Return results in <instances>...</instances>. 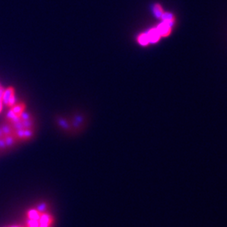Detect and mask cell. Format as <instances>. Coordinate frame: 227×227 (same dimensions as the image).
<instances>
[{
  "label": "cell",
  "mask_w": 227,
  "mask_h": 227,
  "mask_svg": "<svg viewBox=\"0 0 227 227\" xmlns=\"http://www.w3.org/2000/svg\"><path fill=\"white\" fill-rule=\"evenodd\" d=\"M2 100H3V104L4 105V107H12L13 105L17 102L15 89L13 86H9L4 88L3 96H2Z\"/></svg>",
  "instance_id": "6da1fadb"
},
{
  "label": "cell",
  "mask_w": 227,
  "mask_h": 227,
  "mask_svg": "<svg viewBox=\"0 0 227 227\" xmlns=\"http://www.w3.org/2000/svg\"><path fill=\"white\" fill-rule=\"evenodd\" d=\"M157 29L159 32L160 35L164 37L168 36L169 35L171 34V31H172V27L165 22L160 23L159 25L157 26Z\"/></svg>",
  "instance_id": "7a4b0ae2"
},
{
  "label": "cell",
  "mask_w": 227,
  "mask_h": 227,
  "mask_svg": "<svg viewBox=\"0 0 227 227\" xmlns=\"http://www.w3.org/2000/svg\"><path fill=\"white\" fill-rule=\"evenodd\" d=\"M147 35L150 43H157V41H159L160 38L162 37L160 35L157 28H152V29L149 30L147 32Z\"/></svg>",
  "instance_id": "3957f363"
},
{
  "label": "cell",
  "mask_w": 227,
  "mask_h": 227,
  "mask_svg": "<svg viewBox=\"0 0 227 227\" xmlns=\"http://www.w3.org/2000/svg\"><path fill=\"white\" fill-rule=\"evenodd\" d=\"M163 22H165L167 25H170L172 27V25H174L175 23V16L172 14V13L169 12H163V14L161 16V18Z\"/></svg>",
  "instance_id": "277c9868"
},
{
  "label": "cell",
  "mask_w": 227,
  "mask_h": 227,
  "mask_svg": "<svg viewBox=\"0 0 227 227\" xmlns=\"http://www.w3.org/2000/svg\"><path fill=\"white\" fill-rule=\"evenodd\" d=\"M137 40L140 45L141 46H147L148 44L150 43L149 42V40H148V37L147 35V33H142V34H140L137 37Z\"/></svg>",
  "instance_id": "5b68a950"
},
{
  "label": "cell",
  "mask_w": 227,
  "mask_h": 227,
  "mask_svg": "<svg viewBox=\"0 0 227 227\" xmlns=\"http://www.w3.org/2000/svg\"><path fill=\"white\" fill-rule=\"evenodd\" d=\"M163 7L160 5L159 3H155L153 5V13L157 18H161V16L163 14Z\"/></svg>",
  "instance_id": "8992f818"
},
{
  "label": "cell",
  "mask_w": 227,
  "mask_h": 227,
  "mask_svg": "<svg viewBox=\"0 0 227 227\" xmlns=\"http://www.w3.org/2000/svg\"><path fill=\"white\" fill-rule=\"evenodd\" d=\"M4 88L5 87H3L1 83H0V113L3 111V108H4V105L3 104V100H2V96H3V90H4Z\"/></svg>",
  "instance_id": "52a82bcc"
}]
</instances>
